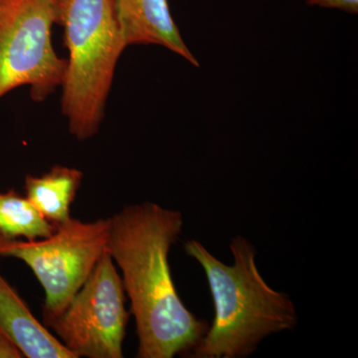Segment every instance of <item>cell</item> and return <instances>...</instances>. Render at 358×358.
Wrapping results in <instances>:
<instances>
[{
    "mask_svg": "<svg viewBox=\"0 0 358 358\" xmlns=\"http://www.w3.org/2000/svg\"><path fill=\"white\" fill-rule=\"evenodd\" d=\"M0 331L28 358H74L0 273Z\"/></svg>",
    "mask_w": 358,
    "mask_h": 358,
    "instance_id": "cell-8",
    "label": "cell"
},
{
    "mask_svg": "<svg viewBox=\"0 0 358 358\" xmlns=\"http://www.w3.org/2000/svg\"><path fill=\"white\" fill-rule=\"evenodd\" d=\"M110 218L83 222L71 217L50 236L0 238V257L23 261L45 292L43 322L57 317L83 286L108 250Z\"/></svg>",
    "mask_w": 358,
    "mask_h": 358,
    "instance_id": "cell-4",
    "label": "cell"
},
{
    "mask_svg": "<svg viewBox=\"0 0 358 358\" xmlns=\"http://www.w3.org/2000/svg\"><path fill=\"white\" fill-rule=\"evenodd\" d=\"M308 6L338 9L343 13H358V0H307Z\"/></svg>",
    "mask_w": 358,
    "mask_h": 358,
    "instance_id": "cell-11",
    "label": "cell"
},
{
    "mask_svg": "<svg viewBox=\"0 0 358 358\" xmlns=\"http://www.w3.org/2000/svg\"><path fill=\"white\" fill-rule=\"evenodd\" d=\"M113 4L127 47L159 45L199 67L174 22L169 0H113Z\"/></svg>",
    "mask_w": 358,
    "mask_h": 358,
    "instance_id": "cell-7",
    "label": "cell"
},
{
    "mask_svg": "<svg viewBox=\"0 0 358 358\" xmlns=\"http://www.w3.org/2000/svg\"><path fill=\"white\" fill-rule=\"evenodd\" d=\"M24 357L17 345L0 331V358H21Z\"/></svg>",
    "mask_w": 358,
    "mask_h": 358,
    "instance_id": "cell-12",
    "label": "cell"
},
{
    "mask_svg": "<svg viewBox=\"0 0 358 358\" xmlns=\"http://www.w3.org/2000/svg\"><path fill=\"white\" fill-rule=\"evenodd\" d=\"M185 250L203 268L215 308L213 324L188 357H246L264 338L296 327L293 301L263 279L255 246L246 238L238 235L231 241L232 266L221 262L196 240L186 242Z\"/></svg>",
    "mask_w": 358,
    "mask_h": 358,
    "instance_id": "cell-2",
    "label": "cell"
},
{
    "mask_svg": "<svg viewBox=\"0 0 358 358\" xmlns=\"http://www.w3.org/2000/svg\"><path fill=\"white\" fill-rule=\"evenodd\" d=\"M128 320L126 291L107 250L65 310L44 326L74 358H122Z\"/></svg>",
    "mask_w": 358,
    "mask_h": 358,
    "instance_id": "cell-6",
    "label": "cell"
},
{
    "mask_svg": "<svg viewBox=\"0 0 358 358\" xmlns=\"http://www.w3.org/2000/svg\"><path fill=\"white\" fill-rule=\"evenodd\" d=\"M55 229L25 196L15 190L0 193V238L40 239L50 236Z\"/></svg>",
    "mask_w": 358,
    "mask_h": 358,
    "instance_id": "cell-10",
    "label": "cell"
},
{
    "mask_svg": "<svg viewBox=\"0 0 358 358\" xmlns=\"http://www.w3.org/2000/svg\"><path fill=\"white\" fill-rule=\"evenodd\" d=\"M183 227L180 211L152 202L127 205L110 217L108 250L122 271L136 320L140 358L192 353L208 331L181 301L169 255Z\"/></svg>",
    "mask_w": 358,
    "mask_h": 358,
    "instance_id": "cell-1",
    "label": "cell"
},
{
    "mask_svg": "<svg viewBox=\"0 0 358 358\" xmlns=\"http://www.w3.org/2000/svg\"><path fill=\"white\" fill-rule=\"evenodd\" d=\"M69 57L61 109L70 134L87 141L100 131L115 68L127 48L113 0H56Z\"/></svg>",
    "mask_w": 358,
    "mask_h": 358,
    "instance_id": "cell-3",
    "label": "cell"
},
{
    "mask_svg": "<svg viewBox=\"0 0 358 358\" xmlns=\"http://www.w3.org/2000/svg\"><path fill=\"white\" fill-rule=\"evenodd\" d=\"M56 0H0V99L28 86L44 102L62 85L65 59L52 42Z\"/></svg>",
    "mask_w": 358,
    "mask_h": 358,
    "instance_id": "cell-5",
    "label": "cell"
},
{
    "mask_svg": "<svg viewBox=\"0 0 358 358\" xmlns=\"http://www.w3.org/2000/svg\"><path fill=\"white\" fill-rule=\"evenodd\" d=\"M83 181L79 169L55 166L40 176L25 178V197L54 227L71 218V204Z\"/></svg>",
    "mask_w": 358,
    "mask_h": 358,
    "instance_id": "cell-9",
    "label": "cell"
}]
</instances>
